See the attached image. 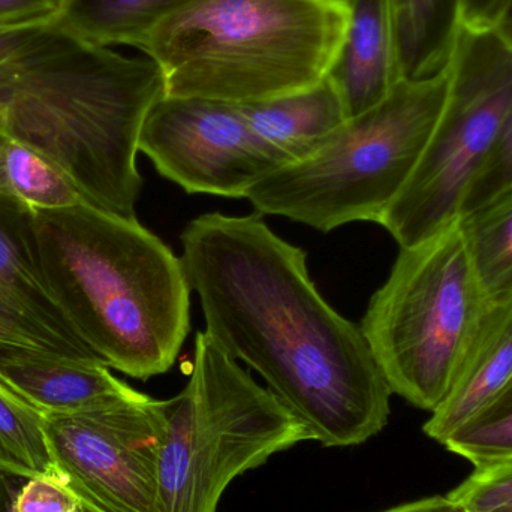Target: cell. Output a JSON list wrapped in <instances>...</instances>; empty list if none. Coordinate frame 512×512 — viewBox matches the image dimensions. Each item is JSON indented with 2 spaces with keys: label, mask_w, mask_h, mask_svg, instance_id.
<instances>
[{
  "label": "cell",
  "mask_w": 512,
  "mask_h": 512,
  "mask_svg": "<svg viewBox=\"0 0 512 512\" xmlns=\"http://www.w3.org/2000/svg\"><path fill=\"white\" fill-rule=\"evenodd\" d=\"M240 108L252 131L286 165L307 158L348 120L342 98L327 77L298 92Z\"/></svg>",
  "instance_id": "9a60e30c"
},
{
  "label": "cell",
  "mask_w": 512,
  "mask_h": 512,
  "mask_svg": "<svg viewBox=\"0 0 512 512\" xmlns=\"http://www.w3.org/2000/svg\"><path fill=\"white\" fill-rule=\"evenodd\" d=\"M382 512H465L450 496H433Z\"/></svg>",
  "instance_id": "4316f807"
},
{
  "label": "cell",
  "mask_w": 512,
  "mask_h": 512,
  "mask_svg": "<svg viewBox=\"0 0 512 512\" xmlns=\"http://www.w3.org/2000/svg\"><path fill=\"white\" fill-rule=\"evenodd\" d=\"M448 87L450 69L430 80L399 81L307 158L255 183L246 200L262 216H283L321 233L352 222L379 224L423 158Z\"/></svg>",
  "instance_id": "5b68a950"
},
{
  "label": "cell",
  "mask_w": 512,
  "mask_h": 512,
  "mask_svg": "<svg viewBox=\"0 0 512 512\" xmlns=\"http://www.w3.org/2000/svg\"><path fill=\"white\" fill-rule=\"evenodd\" d=\"M0 354L98 361L45 279L35 212L0 191Z\"/></svg>",
  "instance_id": "8fae6325"
},
{
  "label": "cell",
  "mask_w": 512,
  "mask_h": 512,
  "mask_svg": "<svg viewBox=\"0 0 512 512\" xmlns=\"http://www.w3.org/2000/svg\"><path fill=\"white\" fill-rule=\"evenodd\" d=\"M164 77L134 59L78 38L59 17L0 56V113L9 140L35 150L84 201L137 218L143 188L138 138Z\"/></svg>",
  "instance_id": "7a4b0ae2"
},
{
  "label": "cell",
  "mask_w": 512,
  "mask_h": 512,
  "mask_svg": "<svg viewBox=\"0 0 512 512\" xmlns=\"http://www.w3.org/2000/svg\"><path fill=\"white\" fill-rule=\"evenodd\" d=\"M6 144H8V135L3 128V116L0 113V191H9L8 179H6Z\"/></svg>",
  "instance_id": "f546056e"
},
{
  "label": "cell",
  "mask_w": 512,
  "mask_h": 512,
  "mask_svg": "<svg viewBox=\"0 0 512 512\" xmlns=\"http://www.w3.org/2000/svg\"><path fill=\"white\" fill-rule=\"evenodd\" d=\"M508 0H465V27L493 29Z\"/></svg>",
  "instance_id": "484cf974"
},
{
  "label": "cell",
  "mask_w": 512,
  "mask_h": 512,
  "mask_svg": "<svg viewBox=\"0 0 512 512\" xmlns=\"http://www.w3.org/2000/svg\"><path fill=\"white\" fill-rule=\"evenodd\" d=\"M512 378V301L493 303L472 340L450 393L423 430L445 441L483 411Z\"/></svg>",
  "instance_id": "4fadbf2b"
},
{
  "label": "cell",
  "mask_w": 512,
  "mask_h": 512,
  "mask_svg": "<svg viewBox=\"0 0 512 512\" xmlns=\"http://www.w3.org/2000/svg\"><path fill=\"white\" fill-rule=\"evenodd\" d=\"M138 150L188 194L246 198L286 161L230 102L164 95L141 126Z\"/></svg>",
  "instance_id": "30bf717a"
},
{
  "label": "cell",
  "mask_w": 512,
  "mask_h": 512,
  "mask_svg": "<svg viewBox=\"0 0 512 512\" xmlns=\"http://www.w3.org/2000/svg\"><path fill=\"white\" fill-rule=\"evenodd\" d=\"M53 20H56V18H53ZM53 20L39 21V23L15 24V26H0V56L17 47L27 36L32 35L39 27Z\"/></svg>",
  "instance_id": "83f0119b"
},
{
  "label": "cell",
  "mask_w": 512,
  "mask_h": 512,
  "mask_svg": "<svg viewBox=\"0 0 512 512\" xmlns=\"http://www.w3.org/2000/svg\"><path fill=\"white\" fill-rule=\"evenodd\" d=\"M60 9V0H0V26L53 20Z\"/></svg>",
  "instance_id": "d4e9b609"
},
{
  "label": "cell",
  "mask_w": 512,
  "mask_h": 512,
  "mask_svg": "<svg viewBox=\"0 0 512 512\" xmlns=\"http://www.w3.org/2000/svg\"><path fill=\"white\" fill-rule=\"evenodd\" d=\"M466 248L492 303L512 301V191L459 219Z\"/></svg>",
  "instance_id": "ac0fdd59"
},
{
  "label": "cell",
  "mask_w": 512,
  "mask_h": 512,
  "mask_svg": "<svg viewBox=\"0 0 512 512\" xmlns=\"http://www.w3.org/2000/svg\"><path fill=\"white\" fill-rule=\"evenodd\" d=\"M339 2L345 3V2H346V0H339Z\"/></svg>",
  "instance_id": "4dcf8cb0"
},
{
  "label": "cell",
  "mask_w": 512,
  "mask_h": 512,
  "mask_svg": "<svg viewBox=\"0 0 512 512\" xmlns=\"http://www.w3.org/2000/svg\"><path fill=\"white\" fill-rule=\"evenodd\" d=\"M54 463L105 512H159L165 438L162 400L131 396L68 414H45Z\"/></svg>",
  "instance_id": "9c48e42d"
},
{
  "label": "cell",
  "mask_w": 512,
  "mask_h": 512,
  "mask_svg": "<svg viewBox=\"0 0 512 512\" xmlns=\"http://www.w3.org/2000/svg\"><path fill=\"white\" fill-rule=\"evenodd\" d=\"M0 512H105L54 466L45 474L0 463Z\"/></svg>",
  "instance_id": "ffe728a7"
},
{
  "label": "cell",
  "mask_w": 512,
  "mask_h": 512,
  "mask_svg": "<svg viewBox=\"0 0 512 512\" xmlns=\"http://www.w3.org/2000/svg\"><path fill=\"white\" fill-rule=\"evenodd\" d=\"M400 80L424 81L450 69L465 29V0H387Z\"/></svg>",
  "instance_id": "2e32d148"
},
{
  "label": "cell",
  "mask_w": 512,
  "mask_h": 512,
  "mask_svg": "<svg viewBox=\"0 0 512 512\" xmlns=\"http://www.w3.org/2000/svg\"><path fill=\"white\" fill-rule=\"evenodd\" d=\"M345 33L327 72L348 119L384 101L399 84L387 0H346Z\"/></svg>",
  "instance_id": "7c38bea8"
},
{
  "label": "cell",
  "mask_w": 512,
  "mask_h": 512,
  "mask_svg": "<svg viewBox=\"0 0 512 512\" xmlns=\"http://www.w3.org/2000/svg\"><path fill=\"white\" fill-rule=\"evenodd\" d=\"M475 468L512 459V378L504 390L445 441Z\"/></svg>",
  "instance_id": "7402d4cb"
},
{
  "label": "cell",
  "mask_w": 512,
  "mask_h": 512,
  "mask_svg": "<svg viewBox=\"0 0 512 512\" xmlns=\"http://www.w3.org/2000/svg\"><path fill=\"white\" fill-rule=\"evenodd\" d=\"M6 179L9 191L33 212L66 209L84 201L77 188L50 162L35 150L9 138L6 144Z\"/></svg>",
  "instance_id": "44dd1931"
},
{
  "label": "cell",
  "mask_w": 512,
  "mask_h": 512,
  "mask_svg": "<svg viewBox=\"0 0 512 512\" xmlns=\"http://www.w3.org/2000/svg\"><path fill=\"white\" fill-rule=\"evenodd\" d=\"M346 20L339 0H195L140 50L165 95L254 104L324 80Z\"/></svg>",
  "instance_id": "277c9868"
},
{
  "label": "cell",
  "mask_w": 512,
  "mask_h": 512,
  "mask_svg": "<svg viewBox=\"0 0 512 512\" xmlns=\"http://www.w3.org/2000/svg\"><path fill=\"white\" fill-rule=\"evenodd\" d=\"M512 191V101L498 134L490 147L486 161L472 180L463 198L460 218L472 215L478 210L499 200Z\"/></svg>",
  "instance_id": "603a6c76"
},
{
  "label": "cell",
  "mask_w": 512,
  "mask_h": 512,
  "mask_svg": "<svg viewBox=\"0 0 512 512\" xmlns=\"http://www.w3.org/2000/svg\"><path fill=\"white\" fill-rule=\"evenodd\" d=\"M35 231L45 279L101 363L140 381L167 373L191 328L182 258L137 218L87 201L35 212Z\"/></svg>",
  "instance_id": "3957f363"
},
{
  "label": "cell",
  "mask_w": 512,
  "mask_h": 512,
  "mask_svg": "<svg viewBox=\"0 0 512 512\" xmlns=\"http://www.w3.org/2000/svg\"><path fill=\"white\" fill-rule=\"evenodd\" d=\"M162 405L159 512H218L236 478L310 441L303 424L206 331L195 337L188 384Z\"/></svg>",
  "instance_id": "8992f818"
},
{
  "label": "cell",
  "mask_w": 512,
  "mask_h": 512,
  "mask_svg": "<svg viewBox=\"0 0 512 512\" xmlns=\"http://www.w3.org/2000/svg\"><path fill=\"white\" fill-rule=\"evenodd\" d=\"M493 29L512 48V0H508L507 5L502 9Z\"/></svg>",
  "instance_id": "f1b7e54d"
},
{
  "label": "cell",
  "mask_w": 512,
  "mask_h": 512,
  "mask_svg": "<svg viewBox=\"0 0 512 512\" xmlns=\"http://www.w3.org/2000/svg\"><path fill=\"white\" fill-rule=\"evenodd\" d=\"M0 463L35 474L56 466L45 415L0 379Z\"/></svg>",
  "instance_id": "d6986e66"
},
{
  "label": "cell",
  "mask_w": 512,
  "mask_h": 512,
  "mask_svg": "<svg viewBox=\"0 0 512 512\" xmlns=\"http://www.w3.org/2000/svg\"><path fill=\"white\" fill-rule=\"evenodd\" d=\"M492 306L457 221L400 248L360 327L391 393L433 412Z\"/></svg>",
  "instance_id": "52a82bcc"
},
{
  "label": "cell",
  "mask_w": 512,
  "mask_h": 512,
  "mask_svg": "<svg viewBox=\"0 0 512 512\" xmlns=\"http://www.w3.org/2000/svg\"><path fill=\"white\" fill-rule=\"evenodd\" d=\"M195 0H63L59 21L66 30L101 47L140 50L165 20Z\"/></svg>",
  "instance_id": "e0dca14e"
},
{
  "label": "cell",
  "mask_w": 512,
  "mask_h": 512,
  "mask_svg": "<svg viewBox=\"0 0 512 512\" xmlns=\"http://www.w3.org/2000/svg\"><path fill=\"white\" fill-rule=\"evenodd\" d=\"M512 101V48L495 29L465 27L450 66L447 101L414 174L379 225L411 248L459 221Z\"/></svg>",
  "instance_id": "ba28073f"
},
{
  "label": "cell",
  "mask_w": 512,
  "mask_h": 512,
  "mask_svg": "<svg viewBox=\"0 0 512 512\" xmlns=\"http://www.w3.org/2000/svg\"><path fill=\"white\" fill-rule=\"evenodd\" d=\"M448 496L465 512H512V459L475 468Z\"/></svg>",
  "instance_id": "cb8c5ba5"
},
{
  "label": "cell",
  "mask_w": 512,
  "mask_h": 512,
  "mask_svg": "<svg viewBox=\"0 0 512 512\" xmlns=\"http://www.w3.org/2000/svg\"><path fill=\"white\" fill-rule=\"evenodd\" d=\"M180 240L204 331L264 379L310 441L354 447L387 426L393 393L360 325L319 294L303 249L258 212L198 216Z\"/></svg>",
  "instance_id": "6da1fadb"
},
{
  "label": "cell",
  "mask_w": 512,
  "mask_h": 512,
  "mask_svg": "<svg viewBox=\"0 0 512 512\" xmlns=\"http://www.w3.org/2000/svg\"><path fill=\"white\" fill-rule=\"evenodd\" d=\"M60 2H62V5H63V0H60Z\"/></svg>",
  "instance_id": "1f68e13d"
},
{
  "label": "cell",
  "mask_w": 512,
  "mask_h": 512,
  "mask_svg": "<svg viewBox=\"0 0 512 512\" xmlns=\"http://www.w3.org/2000/svg\"><path fill=\"white\" fill-rule=\"evenodd\" d=\"M0 379L42 414H68L131 396L134 388L98 361L0 354Z\"/></svg>",
  "instance_id": "5bb4252c"
}]
</instances>
